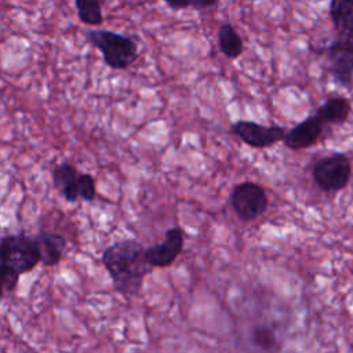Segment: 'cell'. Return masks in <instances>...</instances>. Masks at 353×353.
I'll return each instance as SVG.
<instances>
[{
    "label": "cell",
    "instance_id": "8fae6325",
    "mask_svg": "<svg viewBox=\"0 0 353 353\" xmlns=\"http://www.w3.org/2000/svg\"><path fill=\"white\" fill-rule=\"evenodd\" d=\"M79 171L69 163H61L52 171V181L57 190L65 197L66 201L74 203L80 197Z\"/></svg>",
    "mask_w": 353,
    "mask_h": 353
},
{
    "label": "cell",
    "instance_id": "6da1fadb",
    "mask_svg": "<svg viewBox=\"0 0 353 353\" xmlns=\"http://www.w3.org/2000/svg\"><path fill=\"white\" fill-rule=\"evenodd\" d=\"M101 261L114 290L125 296H137L153 269L146 259V248L134 239L113 243L103 251Z\"/></svg>",
    "mask_w": 353,
    "mask_h": 353
},
{
    "label": "cell",
    "instance_id": "3957f363",
    "mask_svg": "<svg viewBox=\"0 0 353 353\" xmlns=\"http://www.w3.org/2000/svg\"><path fill=\"white\" fill-rule=\"evenodd\" d=\"M40 262L39 250L33 236L23 232L7 234L0 239V263L18 274L32 270Z\"/></svg>",
    "mask_w": 353,
    "mask_h": 353
},
{
    "label": "cell",
    "instance_id": "d6986e66",
    "mask_svg": "<svg viewBox=\"0 0 353 353\" xmlns=\"http://www.w3.org/2000/svg\"><path fill=\"white\" fill-rule=\"evenodd\" d=\"M218 1L214 0H192L190 8H196V10H205V8H211V7H216Z\"/></svg>",
    "mask_w": 353,
    "mask_h": 353
},
{
    "label": "cell",
    "instance_id": "e0dca14e",
    "mask_svg": "<svg viewBox=\"0 0 353 353\" xmlns=\"http://www.w3.org/2000/svg\"><path fill=\"white\" fill-rule=\"evenodd\" d=\"M19 281V274L12 269L0 263V299L15 291Z\"/></svg>",
    "mask_w": 353,
    "mask_h": 353
},
{
    "label": "cell",
    "instance_id": "277c9868",
    "mask_svg": "<svg viewBox=\"0 0 353 353\" xmlns=\"http://www.w3.org/2000/svg\"><path fill=\"white\" fill-rule=\"evenodd\" d=\"M312 175L314 183L328 193L345 189L352 176V163L343 153H332L319 159L313 168Z\"/></svg>",
    "mask_w": 353,
    "mask_h": 353
},
{
    "label": "cell",
    "instance_id": "4fadbf2b",
    "mask_svg": "<svg viewBox=\"0 0 353 353\" xmlns=\"http://www.w3.org/2000/svg\"><path fill=\"white\" fill-rule=\"evenodd\" d=\"M350 102L345 97H331L319 106L316 116L323 123L343 124L350 114Z\"/></svg>",
    "mask_w": 353,
    "mask_h": 353
},
{
    "label": "cell",
    "instance_id": "ba28073f",
    "mask_svg": "<svg viewBox=\"0 0 353 353\" xmlns=\"http://www.w3.org/2000/svg\"><path fill=\"white\" fill-rule=\"evenodd\" d=\"M185 233L179 226L170 228L164 240L146 248V259L152 268H168L182 254Z\"/></svg>",
    "mask_w": 353,
    "mask_h": 353
},
{
    "label": "cell",
    "instance_id": "7c38bea8",
    "mask_svg": "<svg viewBox=\"0 0 353 353\" xmlns=\"http://www.w3.org/2000/svg\"><path fill=\"white\" fill-rule=\"evenodd\" d=\"M328 11L341 39L353 41V0H332Z\"/></svg>",
    "mask_w": 353,
    "mask_h": 353
},
{
    "label": "cell",
    "instance_id": "7a4b0ae2",
    "mask_svg": "<svg viewBox=\"0 0 353 353\" xmlns=\"http://www.w3.org/2000/svg\"><path fill=\"white\" fill-rule=\"evenodd\" d=\"M85 37L102 52L103 62L112 69L124 70L138 57V46L128 36L106 29H91L85 32Z\"/></svg>",
    "mask_w": 353,
    "mask_h": 353
},
{
    "label": "cell",
    "instance_id": "2e32d148",
    "mask_svg": "<svg viewBox=\"0 0 353 353\" xmlns=\"http://www.w3.org/2000/svg\"><path fill=\"white\" fill-rule=\"evenodd\" d=\"M79 19L90 26H99L103 22L101 1L98 0H76Z\"/></svg>",
    "mask_w": 353,
    "mask_h": 353
},
{
    "label": "cell",
    "instance_id": "ac0fdd59",
    "mask_svg": "<svg viewBox=\"0 0 353 353\" xmlns=\"http://www.w3.org/2000/svg\"><path fill=\"white\" fill-rule=\"evenodd\" d=\"M79 186H80V197L85 201H92L97 196L95 181L90 174H79Z\"/></svg>",
    "mask_w": 353,
    "mask_h": 353
},
{
    "label": "cell",
    "instance_id": "5b68a950",
    "mask_svg": "<svg viewBox=\"0 0 353 353\" xmlns=\"http://www.w3.org/2000/svg\"><path fill=\"white\" fill-rule=\"evenodd\" d=\"M230 204L236 215L245 222L261 216L269 204L265 189L255 182L237 183L230 194Z\"/></svg>",
    "mask_w": 353,
    "mask_h": 353
},
{
    "label": "cell",
    "instance_id": "30bf717a",
    "mask_svg": "<svg viewBox=\"0 0 353 353\" xmlns=\"http://www.w3.org/2000/svg\"><path fill=\"white\" fill-rule=\"evenodd\" d=\"M33 239L39 250L40 262H43L46 266L58 265L66 250L65 237L54 232H40L33 236Z\"/></svg>",
    "mask_w": 353,
    "mask_h": 353
},
{
    "label": "cell",
    "instance_id": "52a82bcc",
    "mask_svg": "<svg viewBox=\"0 0 353 353\" xmlns=\"http://www.w3.org/2000/svg\"><path fill=\"white\" fill-rule=\"evenodd\" d=\"M230 131L245 145L256 149L270 148L284 141L287 130L281 125H262L255 121L239 120L232 123Z\"/></svg>",
    "mask_w": 353,
    "mask_h": 353
},
{
    "label": "cell",
    "instance_id": "9a60e30c",
    "mask_svg": "<svg viewBox=\"0 0 353 353\" xmlns=\"http://www.w3.org/2000/svg\"><path fill=\"white\" fill-rule=\"evenodd\" d=\"M251 343L263 353H277L280 350V339L274 328L269 324H258L254 327Z\"/></svg>",
    "mask_w": 353,
    "mask_h": 353
},
{
    "label": "cell",
    "instance_id": "8992f818",
    "mask_svg": "<svg viewBox=\"0 0 353 353\" xmlns=\"http://www.w3.org/2000/svg\"><path fill=\"white\" fill-rule=\"evenodd\" d=\"M325 58V69L334 80L343 85L353 84V41L346 39L334 40L323 48Z\"/></svg>",
    "mask_w": 353,
    "mask_h": 353
},
{
    "label": "cell",
    "instance_id": "5bb4252c",
    "mask_svg": "<svg viewBox=\"0 0 353 353\" xmlns=\"http://www.w3.org/2000/svg\"><path fill=\"white\" fill-rule=\"evenodd\" d=\"M216 41L221 52L229 58V59H236L241 55L244 46L240 34L237 30L230 25L229 22L221 23L216 32Z\"/></svg>",
    "mask_w": 353,
    "mask_h": 353
},
{
    "label": "cell",
    "instance_id": "ffe728a7",
    "mask_svg": "<svg viewBox=\"0 0 353 353\" xmlns=\"http://www.w3.org/2000/svg\"><path fill=\"white\" fill-rule=\"evenodd\" d=\"M165 4L172 10H185V8H190L192 0H178V1L171 0V1H165Z\"/></svg>",
    "mask_w": 353,
    "mask_h": 353
},
{
    "label": "cell",
    "instance_id": "9c48e42d",
    "mask_svg": "<svg viewBox=\"0 0 353 353\" xmlns=\"http://www.w3.org/2000/svg\"><path fill=\"white\" fill-rule=\"evenodd\" d=\"M324 123L312 114L303 121L298 123L292 128L287 130L284 137V143L291 150H302L314 146L323 135Z\"/></svg>",
    "mask_w": 353,
    "mask_h": 353
}]
</instances>
